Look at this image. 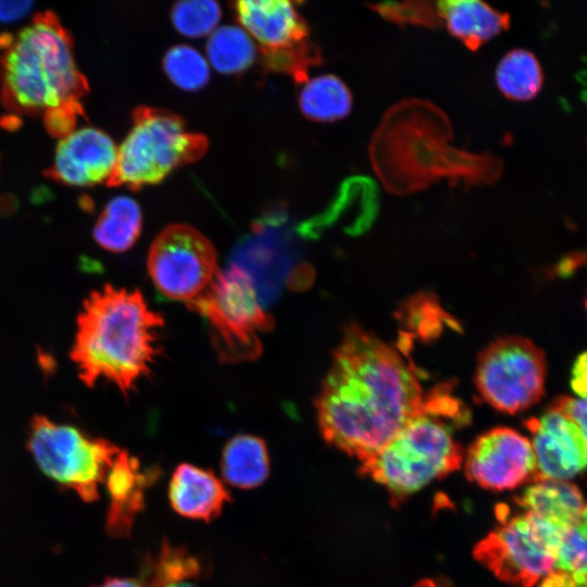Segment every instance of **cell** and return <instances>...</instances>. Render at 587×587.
I'll return each mask as SVG.
<instances>
[{
    "label": "cell",
    "mask_w": 587,
    "mask_h": 587,
    "mask_svg": "<svg viewBox=\"0 0 587 587\" xmlns=\"http://www.w3.org/2000/svg\"><path fill=\"white\" fill-rule=\"evenodd\" d=\"M425 394L400 349L350 324L315 399L324 440L363 463L421 409Z\"/></svg>",
    "instance_id": "6da1fadb"
},
{
    "label": "cell",
    "mask_w": 587,
    "mask_h": 587,
    "mask_svg": "<svg viewBox=\"0 0 587 587\" xmlns=\"http://www.w3.org/2000/svg\"><path fill=\"white\" fill-rule=\"evenodd\" d=\"M451 121L433 102L403 99L382 116L369 145L372 168L384 188L408 196L448 179L451 185H492L503 163L489 152L452 145Z\"/></svg>",
    "instance_id": "7a4b0ae2"
},
{
    "label": "cell",
    "mask_w": 587,
    "mask_h": 587,
    "mask_svg": "<svg viewBox=\"0 0 587 587\" xmlns=\"http://www.w3.org/2000/svg\"><path fill=\"white\" fill-rule=\"evenodd\" d=\"M163 319L139 290L105 285L92 291L77 317L71 358L87 386L104 379L124 395L146 376L158 354Z\"/></svg>",
    "instance_id": "3957f363"
},
{
    "label": "cell",
    "mask_w": 587,
    "mask_h": 587,
    "mask_svg": "<svg viewBox=\"0 0 587 587\" xmlns=\"http://www.w3.org/2000/svg\"><path fill=\"white\" fill-rule=\"evenodd\" d=\"M466 405L453 395L451 384L425 394L420 411L372 458L360 474L382 485L392 505L402 503L432 482L459 470L464 451L455 428L470 422Z\"/></svg>",
    "instance_id": "277c9868"
},
{
    "label": "cell",
    "mask_w": 587,
    "mask_h": 587,
    "mask_svg": "<svg viewBox=\"0 0 587 587\" xmlns=\"http://www.w3.org/2000/svg\"><path fill=\"white\" fill-rule=\"evenodd\" d=\"M3 104L17 113H46L80 104L88 84L80 73L67 30L43 12L16 34L0 36Z\"/></svg>",
    "instance_id": "5b68a950"
},
{
    "label": "cell",
    "mask_w": 587,
    "mask_h": 587,
    "mask_svg": "<svg viewBox=\"0 0 587 587\" xmlns=\"http://www.w3.org/2000/svg\"><path fill=\"white\" fill-rule=\"evenodd\" d=\"M133 117L134 124L117 149L109 186L137 190L158 184L177 167L199 160L208 149L207 137L187 130L174 113L138 107Z\"/></svg>",
    "instance_id": "8992f818"
},
{
    "label": "cell",
    "mask_w": 587,
    "mask_h": 587,
    "mask_svg": "<svg viewBox=\"0 0 587 587\" xmlns=\"http://www.w3.org/2000/svg\"><path fill=\"white\" fill-rule=\"evenodd\" d=\"M188 307L207 320L212 345L222 362L238 363L260 357L261 335L272 329L274 322L242 268L230 263L218 271L211 285Z\"/></svg>",
    "instance_id": "52a82bcc"
},
{
    "label": "cell",
    "mask_w": 587,
    "mask_h": 587,
    "mask_svg": "<svg viewBox=\"0 0 587 587\" xmlns=\"http://www.w3.org/2000/svg\"><path fill=\"white\" fill-rule=\"evenodd\" d=\"M498 525L474 548L476 560L499 579L534 587L555 572L557 551L563 534L554 525L505 504L496 509Z\"/></svg>",
    "instance_id": "ba28073f"
},
{
    "label": "cell",
    "mask_w": 587,
    "mask_h": 587,
    "mask_svg": "<svg viewBox=\"0 0 587 587\" xmlns=\"http://www.w3.org/2000/svg\"><path fill=\"white\" fill-rule=\"evenodd\" d=\"M27 449L40 471L85 502L99 499L100 485L121 449L103 438H92L77 427L33 417Z\"/></svg>",
    "instance_id": "9c48e42d"
},
{
    "label": "cell",
    "mask_w": 587,
    "mask_h": 587,
    "mask_svg": "<svg viewBox=\"0 0 587 587\" xmlns=\"http://www.w3.org/2000/svg\"><path fill=\"white\" fill-rule=\"evenodd\" d=\"M546 376L547 362L541 349L522 336H505L480 352L475 384L489 405L515 414L541 399Z\"/></svg>",
    "instance_id": "30bf717a"
},
{
    "label": "cell",
    "mask_w": 587,
    "mask_h": 587,
    "mask_svg": "<svg viewBox=\"0 0 587 587\" xmlns=\"http://www.w3.org/2000/svg\"><path fill=\"white\" fill-rule=\"evenodd\" d=\"M234 10L259 46L266 68L305 83L309 70L321 64V51L310 40L308 24L295 2L246 0L235 2Z\"/></svg>",
    "instance_id": "8fae6325"
},
{
    "label": "cell",
    "mask_w": 587,
    "mask_h": 587,
    "mask_svg": "<svg viewBox=\"0 0 587 587\" xmlns=\"http://www.w3.org/2000/svg\"><path fill=\"white\" fill-rule=\"evenodd\" d=\"M147 263L155 288L187 304L211 285L218 272L212 242L186 224L165 227L153 240Z\"/></svg>",
    "instance_id": "7c38bea8"
},
{
    "label": "cell",
    "mask_w": 587,
    "mask_h": 587,
    "mask_svg": "<svg viewBox=\"0 0 587 587\" xmlns=\"http://www.w3.org/2000/svg\"><path fill=\"white\" fill-rule=\"evenodd\" d=\"M462 465L471 482L496 491L514 489L536 476L529 438L509 427L479 435L464 452Z\"/></svg>",
    "instance_id": "4fadbf2b"
},
{
    "label": "cell",
    "mask_w": 587,
    "mask_h": 587,
    "mask_svg": "<svg viewBox=\"0 0 587 587\" xmlns=\"http://www.w3.org/2000/svg\"><path fill=\"white\" fill-rule=\"evenodd\" d=\"M286 210L271 207L257 220L251 234L238 245L233 262L252 279L262 303L274 300L290 265Z\"/></svg>",
    "instance_id": "5bb4252c"
},
{
    "label": "cell",
    "mask_w": 587,
    "mask_h": 587,
    "mask_svg": "<svg viewBox=\"0 0 587 587\" xmlns=\"http://www.w3.org/2000/svg\"><path fill=\"white\" fill-rule=\"evenodd\" d=\"M524 425L535 455V480L569 482L587 470V445L576 424L554 402Z\"/></svg>",
    "instance_id": "9a60e30c"
},
{
    "label": "cell",
    "mask_w": 587,
    "mask_h": 587,
    "mask_svg": "<svg viewBox=\"0 0 587 587\" xmlns=\"http://www.w3.org/2000/svg\"><path fill=\"white\" fill-rule=\"evenodd\" d=\"M116 158L117 148L111 137L99 128L86 126L60 138L47 175L76 187L108 183Z\"/></svg>",
    "instance_id": "2e32d148"
},
{
    "label": "cell",
    "mask_w": 587,
    "mask_h": 587,
    "mask_svg": "<svg viewBox=\"0 0 587 587\" xmlns=\"http://www.w3.org/2000/svg\"><path fill=\"white\" fill-rule=\"evenodd\" d=\"M160 476L157 466L143 467L136 457L121 449L110 466L104 486L109 498L104 529L113 538H128L145 510L146 492Z\"/></svg>",
    "instance_id": "e0dca14e"
},
{
    "label": "cell",
    "mask_w": 587,
    "mask_h": 587,
    "mask_svg": "<svg viewBox=\"0 0 587 587\" xmlns=\"http://www.w3.org/2000/svg\"><path fill=\"white\" fill-rule=\"evenodd\" d=\"M172 509L183 517L205 523L217 519L232 497L211 471L190 463L174 470L167 489Z\"/></svg>",
    "instance_id": "ac0fdd59"
},
{
    "label": "cell",
    "mask_w": 587,
    "mask_h": 587,
    "mask_svg": "<svg viewBox=\"0 0 587 587\" xmlns=\"http://www.w3.org/2000/svg\"><path fill=\"white\" fill-rule=\"evenodd\" d=\"M437 5L442 25L471 51L510 27L508 13L479 0H446Z\"/></svg>",
    "instance_id": "d6986e66"
},
{
    "label": "cell",
    "mask_w": 587,
    "mask_h": 587,
    "mask_svg": "<svg viewBox=\"0 0 587 587\" xmlns=\"http://www.w3.org/2000/svg\"><path fill=\"white\" fill-rule=\"evenodd\" d=\"M378 188L376 183L362 175L350 176L339 186L333 201L326 210L309 220L300 229L302 234H313L341 216H348L350 233L364 232L374 222L378 212Z\"/></svg>",
    "instance_id": "ffe728a7"
},
{
    "label": "cell",
    "mask_w": 587,
    "mask_h": 587,
    "mask_svg": "<svg viewBox=\"0 0 587 587\" xmlns=\"http://www.w3.org/2000/svg\"><path fill=\"white\" fill-rule=\"evenodd\" d=\"M139 571L145 587H201L208 574L199 554L167 539H163L154 552L141 558Z\"/></svg>",
    "instance_id": "44dd1931"
},
{
    "label": "cell",
    "mask_w": 587,
    "mask_h": 587,
    "mask_svg": "<svg viewBox=\"0 0 587 587\" xmlns=\"http://www.w3.org/2000/svg\"><path fill=\"white\" fill-rule=\"evenodd\" d=\"M524 511L564 532L574 524L587 505L577 486L570 482L536 479L515 497Z\"/></svg>",
    "instance_id": "7402d4cb"
},
{
    "label": "cell",
    "mask_w": 587,
    "mask_h": 587,
    "mask_svg": "<svg viewBox=\"0 0 587 587\" xmlns=\"http://www.w3.org/2000/svg\"><path fill=\"white\" fill-rule=\"evenodd\" d=\"M221 473L224 480L239 489L261 486L270 476L271 462L265 441L254 435H236L223 448Z\"/></svg>",
    "instance_id": "603a6c76"
},
{
    "label": "cell",
    "mask_w": 587,
    "mask_h": 587,
    "mask_svg": "<svg viewBox=\"0 0 587 587\" xmlns=\"http://www.w3.org/2000/svg\"><path fill=\"white\" fill-rule=\"evenodd\" d=\"M141 226L139 204L127 196H117L105 204L92 234L96 242L104 250L125 252L137 241Z\"/></svg>",
    "instance_id": "cb8c5ba5"
},
{
    "label": "cell",
    "mask_w": 587,
    "mask_h": 587,
    "mask_svg": "<svg viewBox=\"0 0 587 587\" xmlns=\"http://www.w3.org/2000/svg\"><path fill=\"white\" fill-rule=\"evenodd\" d=\"M298 102L307 118L314 122H335L350 113L352 93L339 77L326 74L308 79Z\"/></svg>",
    "instance_id": "d4e9b609"
},
{
    "label": "cell",
    "mask_w": 587,
    "mask_h": 587,
    "mask_svg": "<svg viewBox=\"0 0 587 587\" xmlns=\"http://www.w3.org/2000/svg\"><path fill=\"white\" fill-rule=\"evenodd\" d=\"M496 83L508 99L528 101L541 89V65L532 51L513 49L500 59L496 67Z\"/></svg>",
    "instance_id": "484cf974"
},
{
    "label": "cell",
    "mask_w": 587,
    "mask_h": 587,
    "mask_svg": "<svg viewBox=\"0 0 587 587\" xmlns=\"http://www.w3.org/2000/svg\"><path fill=\"white\" fill-rule=\"evenodd\" d=\"M207 52L210 62L217 71L224 74H237L253 63L257 47L243 28L222 26L212 32Z\"/></svg>",
    "instance_id": "4316f807"
},
{
    "label": "cell",
    "mask_w": 587,
    "mask_h": 587,
    "mask_svg": "<svg viewBox=\"0 0 587 587\" xmlns=\"http://www.w3.org/2000/svg\"><path fill=\"white\" fill-rule=\"evenodd\" d=\"M555 571L567 575L575 587H587V505L561 536Z\"/></svg>",
    "instance_id": "83f0119b"
},
{
    "label": "cell",
    "mask_w": 587,
    "mask_h": 587,
    "mask_svg": "<svg viewBox=\"0 0 587 587\" xmlns=\"http://www.w3.org/2000/svg\"><path fill=\"white\" fill-rule=\"evenodd\" d=\"M163 66L167 77L185 90L200 89L209 80L210 70L205 59L187 45L171 48L164 57Z\"/></svg>",
    "instance_id": "f1b7e54d"
},
{
    "label": "cell",
    "mask_w": 587,
    "mask_h": 587,
    "mask_svg": "<svg viewBox=\"0 0 587 587\" xmlns=\"http://www.w3.org/2000/svg\"><path fill=\"white\" fill-rule=\"evenodd\" d=\"M174 27L188 37L211 33L221 18L217 2L211 0H185L173 5L171 13Z\"/></svg>",
    "instance_id": "f546056e"
},
{
    "label": "cell",
    "mask_w": 587,
    "mask_h": 587,
    "mask_svg": "<svg viewBox=\"0 0 587 587\" xmlns=\"http://www.w3.org/2000/svg\"><path fill=\"white\" fill-rule=\"evenodd\" d=\"M367 7L384 20L399 26L414 25L433 29L444 26L435 1H391Z\"/></svg>",
    "instance_id": "4dcf8cb0"
},
{
    "label": "cell",
    "mask_w": 587,
    "mask_h": 587,
    "mask_svg": "<svg viewBox=\"0 0 587 587\" xmlns=\"http://www.w3.org/2000/svg\"><path fill=\"white\" fill-rule=\"evenodd\" d=\"M80 104H71L48 111L43 114L47 129L60 138L75 129L77 117L83 114Z\"/></svg>",
    "instance_id": "1f68e13d"
},
{
    "label": "cell",
    "mask_w": 587,
    "mask_h": 587,
    "mask_svg": "<svg viewBox=\"0 0 587 587\" xmlns=\"http://www.w3.org/2000/svg\"><path fill=\"white\" fill-rule=\"evenodd\" d=\"M553 402L576 424L587 445V399L561 397Z\"/></svg>",
    "instance_id": "d6a6232c"
},
{
    "label": "cell",
    "mask_w": 587,
    "mask_h": 587,
    "mask_svg": "<svg viewBox=\"0 0 587 587\" xmlns=\"http://www.w3.org/2000/svg\"><path fill=\"white\" fill-rule=\"evenodd\" d=\"M570 384L578 398L587 399V351L580 353L574 361Z\"/></svg>",
    "instance_id": "836d02e7"
},
{
    "label": "cell",
    "mask_w": 587,
    "mask_h": 587,
    "mask_svg": "<svg viewBox=\"0 0 587 587\" xmlns=\"http://www.w3.org/2000/svg\"><path fill=\"white\" fill-rule=\"evenodd\" d=\"M33 5L34 2L28 0H0V22L10 23L20 20L30 11Z\"/></svg>",
    "instance_id": "e575fe53"
},
{
    "label": "cell",
    "mask_w": 587,
    "mask_h": 587,
    "mask_svg": "<svg viewBox=\"0 0 587 587\" xmlns=\"http://www.w3.org/2000/svg\"><path fill=\"white\" fill-rule=\"evenodd\" d=\"M92 587H145V586L142 585L140 579H136L133 577L113 576V577H107L101 583Z\"/></svg>",
    "instance_id": "d590c367"
},
{
    "label": "cell",
    "mask_w": 587,
    "mask_h": 587,
    "mask_svg": "<svg viewBox=\"0 0 587 587\" xmlns=\"http://www.w3.org/2000/svg\"><path fill=\"white\" fill-rule=\"evenodd\" d=\"M539 587H575V585L567 575L555 571L545 577Z\"/></svg>",
    "instance_id": "8d00e7d4"
},
{
    "label": "cell",
    "mask_w": 587,
    "mask_h": 587,
    "mask_svg": "<svg viewBox=\"0 0 587 587\" xmlns=\"http://www.w3.org/2000/svg\"><path fill=\"white\" fill-rule=\"evenodd\" d=\"M413 587H451L444 579L425 578L416 583Z\"/></svg>",
    "instance_id": "74e56055"
},
{
    "label": "cell",
    "mask_w": 587,
    "mask_h": 587,
    "mask_svg": "<svg viewBox=\"0 0 587 587\" xmlns=\"http://www.w3.org/2000/svg\"><path fill=\"white\" fill-rule=\"evenodd\" d=\"M585 307H586V310H587V296H586V300H585Z\"/></svg>",
    "instance_id": "f35d334b"
}]
</instances>
